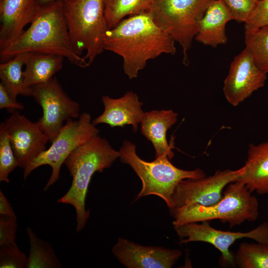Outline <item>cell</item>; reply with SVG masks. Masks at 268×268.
Here are the masks:
<instances>
[{
  "mask_svg": "<svg viewBox=\"0 0 268 268\" xmlns=\"http://www.w3.org/2000/svg\"><path fill=\"white\" fill-rule=\"evenodd\" d=\"M175 43L149 12L129 16L108 29L104 49L122 58L124 71L131 79L137 77L149 60L163 54L174 55Z\"/></svg>",
  "mask_w": 268,
  "mask_h": 268,
  "instance_id": "6da1fadb",
  "label": "cell"
},
{
  "mask_svg": "<svg viewBox=\"0 0 268 268\" xmlns=\"http://www.w3.org/2000/svg\"><path fill=\"white\" fill-rule=\"evenodd\" d=\"M29 52L57 55L80 67H88L84 56L78 55L71 44L62 0L41 5L28 28L16 40L0 50V62Z\"/></svg>",
  "mask_w": 268,
  "mask_h": 268,
  "instance_id": "7a4b0ae2",
  "label": "cell"
},
{
  "mask_svg": "<svg viewBox=\"0 0 268 268\" xmlns=\"http://www.w3.org/2000/svg\"><path fill=\"white\" fill-rule=\"evenodd\" d=\"M119 157V151L113 148L106 138L98 135L75 148L65 160L64 164L72 180L68 191L57 201L74 207L77 232L83 229L90 216L85 201L92 176L110 168Z\"/></svg>",
  "mask_w": 268,
  "mask_h": 268,
  "instance_id": "3957f363",
  "label": "cell"
},
{
  "mask_svg": "<svg viewBox=\"0 0 268 268\" xmlns=\"http://www.w3.org/2000/svg\"><path fill=\"white\" fill-rule=\"evenodd\" d=\"M252 193L243 183L232 182L226 187L221 199L212 205L192 204L170 211L174 227L218 219L232 228L246 221H255L259 215V204Z\"/></svg>",
  "mask_w": 268,
  "mask_h": 268,
  "instance_id": "277c9868",
  "label": "cell"
},
{
  "mask_svg": "<svg viewBox=\"0 0 268 268\" xmlns=\"http://www.w3.org/2000/svg\"><path fill=\"white\" fill-rule=\"evenodd\" d=\"M119 151L121 162L130 165L141 181V189L136 200L156 196L165 201L169 209L174 192L181 181L206 176L200 168L186 170L176 167L167 156L155 158L152 161H144L137 155L135 145L128 140L123 142Z\"/></svg>",
  "mask_w": 268,
  "mask_h": 268,
  "instance_id": "5b68a950",
  "label": "cell"
},
{
  "mask_svg": "<svg viewBox=\"0 0 268 268\" xmlns=\"http://www.w3.org/2000/svg\"><path fill=\"white\" fill-rule=\"evenodd\" d=\"M63 11L69 38L76 53L88 66L104 49L109 28L104 14L103 0H63Z\"/></svg>",
  "mask_w": 268,
  "mask_h": 268,
  "instance_id": "8992f818",
  "label": "cell"
},
{
  "mask_svg": "<svg viewBox=\"0 0 268 268\" xmlns=\"http://www.w3.org/2000/svg\"><path fill=\"white\" fill-rule=\"evenodd\" d=\"M211 0H157L151 11L156 23L182 47L185 64L200 20Z\"/></svg>",
  "mask_w": 268,
  "mask_h": 268,
  "instance_id": "52a82bcc",
  "label": "cell"
},
{
  "mask_svg": "<svg viewBox=\"0 0 268 268\" xmlns=\"http://www.w3.org/2000/svg\"><path fill=\"white\" fill-rule=\"evenodd\" d=\"M99 131L91 121L89 114L83 113L77 120L67 121L57 136L51 142L50 147L43 151L24 169V179L37 168L49 165L52 168L51 175L44 187L46 191L59 178L62 165L68 156L75 148L98 135Z\"/></svg>",
  "mask_w": 268,
  "mask_h": 268,
  "instance_id": "ba28073f",
  "label": "cell"
},
{
  "mask_svg": "<svg viewBox=\"0 0 268 268\" xmlns=\"http://www.w3.org/2000/svg\"><path fill=\"white\" fill-rule=\"evenodd\" d=\"M31 96L42 109V116L36 122L52 142L66 123L78 118L79 104L71 99L54 76L46 83L31 87Z\"/></svg>",
  "mask_w": 268,
  "mask_h": 268,
  "instance_id": "9c48e42d",
  "label": "cell"
},
{
  "mask_svg": "<svg viewBox=\"0 0 268 268\" xmlns=\"http://www.w3.org/2000/svg\"><path fill=\"white\" fill-rule=\"evenodd\" d=\"M200 222L188 223L174 227L180 239L179 243L201 242L210 244L220 252L222 263L230 266H235L234 254L229 248L237 240L248 238L257 242L268 243V222H264L254 229L244 232L216 229L210 225L209 221Z\"/></svg>",
  "mask_w": 268,
  "mask_h": 268,
  "instance_id": "30bf717a",
  "label": "cell"
},
{
  "mask_svg": "<svg viewBox=\"0 0 268 268\" xmlns=\"http://www.w3.org/2000/svg\"><path fill=\"white\" fill-rule=\"evenodd\" d=\"M245 170L244 165L236 170H217L208 177L181 181L174 192L169 210L192 204L209 206L216 203L221 199L226 187L237 181Z\"/></svg>",
  "mask_w": 268,
  "mask_h": 268,
  "instance_id": "8fae6325",
  "label": "cell"
},
{
  "mask_svg": "<svg viewBox=\"0 0 268 268\" xmlns=\"http://www.w3.org/2000/svg\"><path fill=\"white\" fill-rule=\"evenodd\" d=\"M267 75L245 48L234 58L224 79L223 91L227 101L234 107L239 105L264 86Z\"/></svg>",
  "mask_w": 268,
  "mask_h": 268,
  "instance_id": "7c38bea8",
  "label": "cell"
},
{
  "mask_svg": "<svg viewBox=\"0 0 268 268\" xmlns=\"http://www.w3.org/2000/svg\"><path fill=\"white\" fill-rule=\"evenodd\" d=\"M3 122L18 167L24 169L46 149L49 138L36 122L33 123L20 115L19 110L12 113Z\"/></svg>",
  "mask_w": 268,
  "mask_h": 268,
  "instance_id": "4fadbf2b",
  "label": "cell"
},
{
  "mask_svg": "<svg viewBox=\"0 0 268 268\" xmlns=\"http://www.w3.org/2000/svg\"><path fill=\"white\" fill-rule=\"evenodd\" d=\"M112 252L128 268H171L182 254L180 250L143 246L122 238H118Z\"/></svg>",
  "mask_w": 268,
  "mask_h": 268,
  "instance_id": "5bb4252c",
  "label": "cell"
},
{
  "mask_svg": "<svg viewBox=\"0 0 268 268\" xmlns=\"http://www.w3.org/2000/svg\"><path fill=\"white\" fill-rule=\"evenodd\" d=\"M41 6L38 0H0V50L22 34Z\"/></svg>",
  "mask_w": 268,
  "mask_h": 268,
  "instance_id": "9a60e30c",
  "label": "cell"
},
{
  "mask_svg": "<svg viewBox=\"0 0 268 268\" xmlns=\"http://www.w3.org/2000/svg\"><path fill=\"white\" fill-rule=\"evenodd\" d=\"M101 100L104 110L99 116L92 121L94 126L106 124L113 128L131 125L134 132L138 130V125L144 113L141 109L143 103L139 100L136 94L128 91L119 98L105 95Z\"/></svg>",
  "mask_w": 268,
  "mask_h": 268,
  "instance_id": "2e32d148",
  "label": "cell"
},
{
  "mask_svg": "<svg viewBox=\"0 0 268 268\" xmlns=\"http://www.w3.org/2000/svg\"><path fill=\"white\" fill-rule=\"evenodd\" d=\"M233 16L221 0H212L200 20L195 39L212 47L225 44L227 41L226 24Z\"/></svg>",
  "mask_w": 268,
  "mask_h": 268,
  "instance_id": "e0dca14e",
  "label": "cell"
},
{
  "mask_svg": "<svg viewBox=\"0 0 268 268\" xmlns=\"http://www.w3.org/2000/svg\"><path fill=\"white\" fill-rule=\"evenodd\" d=\"M177 113L171 110H153L144 113L140 122L141 134L150 141L155 149V158L174 156L172 146L168 144L166 134L177 121Z\"/></svg>",
  "mask_w": 268,
  "mask_h": 268,
  "instance_id": "ac0fdd59",
  "label": "cell"
},
{
  "mask_svg": "<svg viewBox=\"0 0 268 268\" xmlns=\"http://www.w3.org/2000/svg\"><path fill=\"white\" fill-rule=\"evenodd\" d=\"M245 172L237 181L252 193L268 194V139L258 144L249 145Z\"/></svg>",
  "mask_w": 268,
  "mask_h": 268,
  "instance_id": "d6986e66",
  "label": "cell"
},
{
  "mask_svg": "<svg viewBox=\"0 0 268 268\" xmlns=\"http://www.w3.org/2000/svg\"><path fill=\"white\" fill-rule=\"evenodd\" d=\"M23 78L27 88L46 83L63 67L62 56L41 53H25Z\"/></svg>",
  "mask_w": 268,
  "mask_h": 268,
  "instance_id": "ffe728a7",
  "label": "cell"
},
{
  "mask_svg": "<svg viewBox=\"0 0 268 268\" xmlns=\"http://www.w3.org/2000/svg\"><path fill=\"white\" fill-rule=\"evenodd\" d=\"M157 0H103L104 14L109 29L126 16L151 12Z\"/></svg>",
  "mask_w": 268,
  "mask_h": 268,
  "instance_id": "44dd1931",
  "label": "cell"
},
{
  "mask_svg": "<svg viewBox=\"0 0 268 268\" xmlns=\"http://www.w3.org/2000/svg\"><path fill=\"white\" fill-rule=\"evenodd\" d=\"M25 56V53L20 54L0 64V83L16 97L19 95L31 96V88H26L24 83L22 68Z\"/></svg>",
  "mask_w": 268,
  "mask_h": 268,
  "instance_id": "7402d4cb",
  "label": "cell"
},
{
  "mask_svg": "<svg viewBox=\"0 0 268 268\" xmlns=\"http://www.w3.org/2000/svg\"><path fill=\"white\" fill-rule=\"evenodd\" d=\"M245 26V48L259 68L268 74V26Z\"/></svg>",
  "mask_w": 268,
  "mask_h": 268,
  "instance_id": "603a6c76",
  "label": "cell"
},
{
  "mask_svg": "<svg viewBox=\"0 0 268 268\" xmlns=\"http://www.w3.org/2000/svg\"><path fill=\"white\" fill-rule=\"evenodd\" d=\"M26 232L30 242L27 268L62 267L53 249L48 243L39 238L30 227L27 228Z\"/></svg>",
  "mask_w": 268,
  "mask_h": 268,
  "instance_id": "cb8c5ba5",
  "label": "cell"
},
{
  "mask_svg": "<svg viewBox=\"0 0 268 268\" xmlns=\"http://www.w3.org/2000/svg\"><path fill=\"white\" fill-rule=\"evenodd\" d=\"M240 244L234 255L235 266L241 268H268V243Z\"/></svg>",
  "mask_w": 268,
  "mask_h": 268,
  "instance_id": "d4e9b609",
  "label": "cell"
},
{
  "mask_svg": "<svg viewBox=\"0 0 268 268\" xmlns=\"http://www.w3.org/2000/svg\"><path fill=\"white\" fill-rule=\"evenodd\" d=\"M18 163L4 122L0 125V181L8 183L9 174Z\"/></svg>",
  "mask_w": 268,
  "mask_h": 268,
  "instance_id": "484cf974",
  "label": "cell"
},
{
  "mask_svg": "<svg viewBox=\"0 0 268 268\" xmlns=\"http://www.w3.org/2000/svg\"><path fill=\"white\" fill-rule=\"evenodd\" d=\"M28 258L16 244L0 246V268H27Z\"/></svg>",
  "mask_w": 268,
  "mask_h": 268,
  "instance_id": "4316f807",
  "label": "cell"
},
{
  "mask_svg": "<svg viewBox=\"0 0 268 268\" xmlns=\"http://www.w3.org/2000/svg\"><path fill=\"white\" fill-rule=\"evenodd\" d=\"M232 14L233 20L246 23L254 10L255 0H221Z\"/></svg>",
  "mask_w": 268,
  "mask_h": 268,
  "instance_id": "83f0119b",
  "label": "cell"
},
{
  "mask_svg": "<svg viewBox=\"0 0 268 268\" xmlns=\"http://www.w3.org/2000/svg\"><path fill=\"white\" fill-rule=\"evenodd\" d=\"M245 25L262 27L268 26V0H259Z\"/></svg>",
  "mask_w": 268,
  "mask_h": 268,
  "instance_id": "f1b7e54d",
  "label": "cell"
},
{
  "mask_svg": "<svg viewBox=\"0 0 268 268\" xmlns=\"http://www.w3.org/2000/svg\"><path fill=\"white\" fill-rule=\"evenodd\" d=\"M17 218L8 217L4 219L0 217V246L16 244L15 242L17 229Z\"/></svg>",
  "mask_w": 268,
  "mask_h": 268,
  "instance_id": "f546056e",
  "label": "cell"
},
{
  "mask_svg": "<svg viewBox=\"0 0 268 268\" xmlns=\"http://www.w3.org/2000/svg\"><path fill=\"white\" fill-rule=\"evenodd\" d=\"M6 109L9 113L24 109V105L16 100L13 96L1 83H0V109Z\"/></svg>",
  "mask_w": 268,
  "mask_h": 268,
  "instance_id": "4dcf8cb0",
  "label": "cell"
},
{
  "mask_svg": "<svg viewBox=\"0 0 268 268\" xmlns=\"http://www.w3.org/2000/svg\"><path fill=\"white\" fill-rule=\"evenodd\" d=\"M0 214L7 217L17 218L11 205L1 191H0Z\"/></svg>",
  "mask_w": 268,
  "mask_h": 268,
  "instance_id": "1f68e13d",
  "label": "cell"
},
{
  "mask_svg": "<svg viewBox=\"0 0 268 268\" xmlns=\"http://www.w3.org/2000/svg\"><path fill=\"white\" fill-rule=\"evenodd\" d=\"M57 0H38L40 5H43L49 2H51Z\"/></svg>",
  "mask_w": 268,
  "mask_h": 268,
  "instance_id": "d6a6232c",
  "label": "cell"
},
{
  "mask_svg": "<svg viewBox=\"0 0 268 268\" xmlns=\"http://www.w3.org/2000/svg\"><path fill=\"white\" fill-rule=\"evenodd\" d=\"M256 0V1H259V0Z\"/></svg>",
  "mask_w": 268,
  "mask_h": 268,
  "instance_id": "836d02e7",
  "label": "cell"
}]
</instances>
